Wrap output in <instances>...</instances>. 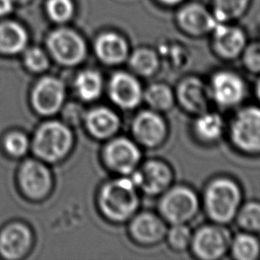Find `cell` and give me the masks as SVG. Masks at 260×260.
I'll return each instance as SVG.
<instances>
[{
  "label": "cell",
  "mask_w": 260,
  "mask_h": 260,
  "mask_svg": "<svg viewBox=\"0 0 260 260\" xmlns=\"http://www.w3.org/2000/svg\"><path fill=\"white\" fill-rule=\"evenodd\" d=\"M99 202L107 218L116 222L126 221L136 213L138 208L137 188L130 177L112 180L102 188Z\"/></svg>",
  "instance_id": "1"
},
{
  "label": "cell",
  "mask_w": 260,
  "mask_h": 260,
  "mask_svg": "<svg viewBox=\"0 0 260 260\" xmlns=\"http://www.w3.org/2000/svg\"><path fill=\"white\" fill-rule=\"evenodd\" d=\"M242 192L231 178L219 177L209 182L204 192V207L207 215L216 223L233 220L240 208Z\"/></svg>",
  "instance_id": "2"
},
{
  "label": "cell",
  "mask_w": 260,
  "mask_h": 260,
  "mask_svg": "<svg viewBox=\"0 0 260 260\" xmlns=\"http://www.w3.org/2000/svg\"><path fill=\"white\" fill-rule=\"evenodd\" d=\"M158 204L159 213L171 224L186 223L199 209L196 193L187 186H175L162 193Z\"/></svg>",
  "instance_id": "3"
},
{
  "label": "cell",
  "mask_w": 260,
  "mask_h": 260,
  "mask_svg": "<svg viewBox=\"0 0 260 260\" xmlns=\"http://www.w3.org/2000/svg\"><path fill=\"white\" fill-rule=\"evenodd\" d=\"M230 136L239 150L260 153V108L251 106L241 109L232 120Z\"/></svg>",
  "instance_id": "4"
},
{
  "label": "cell",
  "mask_w": 260,
  "mask_h": 260,
  "mask_svg": "<svg viewBox=\"0 0 260 260\" xmlns=\"http://www.w3.org/2000/svg\"><path fill=\"white\" fill-rule=\"evenodd\" d=\"M72 136L69 129L59 122L41 126L34 139L36 153L46 160H57L70 148Z\"/></svg>",
  "instance_id": "5"
},
{
  "label": "cell",
  "mask_w": 260,
  "mask_h": 260,
  "mask_svg": "<svg viewBox=\"0 0 260 260\" xmlns=\"http://www.w3.org/2000/svg\"><path fill=\"white\" fill-rule=\"evenodd\" d=\"M230 232L217 224H206L200 226L192 235L191 248L193 253L203 260H215L221 258L231 245Z\"/></svg>",
  "instance_id": "6"
},
{
  "label": "cell",
  "mask_w": 260,
  "mask_h": 260,
  "mask_svg": "<svg viewBox=\"0 0 260 260\" xmlns=\"http://www.w3.org/2000/svg\"><path fill=\"white\" fill-rule=\"evenodd\" d=\"M137 189L149 196H155L164 193L171 186L173 172L170 166L158 159H149L145 161L138 170L130 174Z\"/></svg>",
  "instance_id": "7"
},
{
  "label": "cell",
  "mask_w": 260,
  "mask_h": 260,
  "mask_svg": "<svg viewBox=\"0 0 260 260\" xmlns=\"http://www.w3.org/2000/svg\"><path fill=\"white\" fill-rule=\"evenodd\" d=\"M141 152L136 143L127 137H116L104 149L106 165L114 172L128 176L137 169Z\"/></svg>",
  "instance_id": "8"
},
{
  "label": "cell",
  "mask_w": 260,
  "mask_h": 260,
  "mask_svg": "<svg viewBox=\"0 0 260 260\" xmlns=\"http://www.w3.org/2000/svg\"><path fill=\"white\" fill-rule=\"evenodd\" d=\"M208 91L216 104L229 108L239 105L244 100L246 86L239 74L221 70L212 75Z\"/></svg>",
  "instance_id": "9"
},
{
  "label": "cell",
  "mask_w": 260,
  "mask_h": 260,
  "mask_svg": "<svg viewBox=\"0 0 260 260\" xmlns=\"http://www.w3.org/2000/svg\"><path fill=\"white\" fill-rule=\"evenodd\" d=\"M131 130L135 140L146 147L160 145L167 137V124L158 112L143 110L133 119Z\"/></svg>",
  "instance_id": "10"
},
{
  "label": "cell",
  "mask_w": 260,
  "mask_h": 260,
  "mask_svg": "<svg viewBox=\"0 0 260 260\" xmlns=\"http://www.w3.org/2000/svg\"><path fill=\"white\" fill-rule=\"evenodd\" d=\"M48 47L52 55L62 64L74 65L85 56L86 48L78 34L68 28L54 30L48 39Z\"/></svg>",
  "instance_id": "11"
},
{
  "label": "cell",
  "mask_w": 260,
  "mask_h": 260,
  "mask_svg": "<svg viewBox=\"0 0 260 260\" xmlns=\"http://www.w3.org/2000/svg\"><path fill=\"white\" fill-rule=\"evenodd\" d=\"M109 95L111 101L124 110L136 108L143 96L138 79L124 71L116 72L109 82Z\"/></svg>",
  "instance_id": "12"
},
{
  "label": "cell",
  "mask_w": 260,
  "mask_h": 260,
  "mask_svg": "<svg viewBox=\"0 0 260 260\" xmlns=\"http://www.w3.org/2000/svg\"><path fill=\"white\" fill-rule=\"evenodd\" d=\"M129 224L132 239L141 245H154L160 242L167 234L164 220L156 214L145 211L134 214Z\"/></svg>",
  "instance_id": "13"
},
{
  "label": "cell",
  "mask_w": 260,
  "mask_h": 260,
  "mask_svg": "<svg viewBox=\"0 0 260 260\" xmlns=\"http://www.w3.org/2000/svg\"><path fill=\"white\" fill-rule=\"evenodd\" d=\"M208 87L197 77L184 78L177 87V99L182 108L191 114L199 115L207 111Z\"/></svg>",
  "instance_id": "14"
},
{
  "label": "cell",
  "mask_w": 260,
  "mask_h": 260,
  "mask_svg": "<svg viewBox=\"0 0 260 260\" xmlns=\"http://www.w3.org/2000/svg\"><path fill=\"white\" fill-rule=\"evenodd\" d=\"M177 20L179 26L187 34L201 36L212 31L218 21L200 4H189L180 9Z\"/></svg>",
  "instance_id": "15"
},
{
  "label": "cell",
  "mask_w": 260,
  "mask_h": 260,
  "mask_svg": "<svg viewBox=\"0 0 260 260\" xmlns=\"http://www.w3.org/2000/svg\"><path fill=\"white\" fill-rule=\"evenodd\" d=\"M213 31V47L216 54L223 59H234L243 53L246 37L242 29L218 22Z\"/></svg>",
  "instance_id": "16"
},
{
  "label": "cell",
  "mask_w": 260,
  "mask_h": 260,
  "mask_svg": "<svg viewBox=\"0 0 260 260\" xmlns=\"http://www.w3.org/2000/svg\"><path fill=\"white\" fill-rule=\"evenodd\" d=\"M64 99L63 84L53 77H45L39 81L32 91V104L42 114L55 113Z\"/></svg>",
  "instance_id": "17"
},
{
  "label": "cell",
  "mask_w": 260,
  "mask_h": 260,
  "mask_svg": "<svg viewBox=\"0 0 260 260\" xmlns=\"http://www.w3.org/2000/svg\"><path fill=\"white\" fill-rule=\"evenodd\" d=\"M95 53L105 64L118 65L129 57L127 41L115 31H106L95 41Z\"/></svg>",
  "instance_id": "18"
},
{
  "label": "cell",
  "mask_w": 260,
  "mask_h": 260,
  "mask_svg": "<svg viewBox=\"0 0 260 260\" xmlns=\"http://www.w3.org/2000/svg\"><path fill=\"white\" fill-rule=\"evenodd\" d=\"M20 183L28 196L39 198L44 196L50 188V174L42 164L27 160L20 171Z\"/></svg>",
  "instance_id": "19"
},
{
  "label": "cell",
  "mask_w": 260,
  "mask_h": 260,
  "mask_svg": "<svg viewBox=\"0 0 260 260\" xmlns=\"http://www.w3.org/2000/svg\"><path fill=\"white\" fill-rule=\"evenodd\" d=\"M30 245V233L22 224L7 226L0 235V252L8 259L21 257Z\"/></svg>",
  "instance_id": "20"
},
{
  "label": "cell",
  "mask_w": 260,
  "mask_h": 260,
  "mask_svg": "<svg viewBox=\"0 0 260 260\" xmlns=\"http://www.w3.org/2000/svg\"><path fill=\"white\" fill-rule=\"evenodd\" d=\"M86 126L94 137L105 139L112 137L118 132L121 126V120L111 109L99 107L92 109L87 114Z\"/></svg>",
  "instance_id": "21"
},
{
  "label": "cell",
  "mask_w": 260,
  "mask_h": 260,
  "mask_svg": "<svg viewBox=\"0 0 260 260\" xmlns=\"http://www.w3.org/2000/svg\"><path fill=\"white\" fill-rule=\"evenodd\" d=\"M27 36L21 25L12 21L0 22V52L13 54L21 51Z\"/></svg>",
  "instance_id": "22"
},
{
  "label": "cell",
  "mask_w": 260,
  "mask_h": 260,
  "mask_svg": "<svg viewBox=\"0 0 260 260\" xmlns=\"http://www.w3.org/2000/svg\"><path fill=\"white\" fill-rule=\"evenodd\" d=\"M224 129L222 118L211 112H203L198 115L194 122L195 134L203 141L211 142L217 140Z\"/></svg>",
  "instance_id": "23"
},
{
  "label": "cell",
  "mask_w": 260,
  "mask_h": 260,
  "mask_svg": "<svg viewBox=\"0 0 260 260\" xmlns=\"http://www.w3.org/2000/svg\"><path fill=\"white\" fill-rule=\"evenodd\" d=\"M142 99L151 110L156 112L170 110L175 102V95L171 87L161 82H155L147 86Z\"/></svg>",
  "instance_id": "24"
},
{
  "label": "cell",
  "mask_w": 260,
  "mask_h": 260,
  "mask_svg": "<svg viewBox=\"0 0 260 260\" xmlns=\"http://www.w3.org/2000/svg\"><path fill=\"white\" fill-rule=\"evenodd\" d=\"M128 58L132 71L141 76H151L159 67V58L157 54L149 48H139Z\"/></svg>",
  "instance_id": "25"
},
{
  "label": "cell",
  "mask_w": 260,
  "mask_h": 260,
  "mask_svg": "<svg viewBox=\"0 0 260 260\" xmlns=\"http://www.w3.org/2000/svg\"><path fill=\"white\" fill-rule=\"evenodd\" d=\"M75 86L79 96L84 101H93L103 90V78L94 70H84L76 78Z\"/></svg>",
  "instance_id": "26"
},
{
  "label": "cell",
  "mask_w": 260,
  "mask_h": 260,
  "mask_svg": "<svg viewBox=\"0 0 260 260\" xmlns=\"http://www.w3.org/2000/svg\"><path fill=\"white\" fill-rule=\"evenodd\" d=\"M231 252L238 260H254L260 254V242L253 235L243 233L231 241Z\"/></svg>",
  "instance_id": "27"
},
{
  "label": "cell",
  "mask_w": 260,
  "mask_h": 260,
  "mask_svg": "<svg viewBox=\"0 0 260 260\" xmlns=\"http://www.w3.org/2000/svg\"><path fill=\"white\" fill-rule=\"evenodd\" d=\"M249 0H214L213 16L218 22H226L240 17Z\"/></svg>",
  "instance_id": "28"
},
{
  "label": "cell",
  "mask_w": 260,
  "mask_h": 260,
  "mask_svg": "<svg viewBox=\"0 0 260 260\" xmlns=\"http://www.w3.org/2000/svg\"><path fill=\"white\" fill-rule=\"evenodd\" d=\"M239 225L247 232H260V202H248L237 212Z\"/></svg>",
  "instance_id": "29"
},
{
  "label": "cell",
  "mask_w": 260,
  "mask_h": 260,
  "mask_svg": "<svg viewBox=\"0 0 260 260\" xmlns=\"http://www.w3.org/2000/svg\"><path fill=\"white\" fill-rule=\"evenodd\" d=\"M169 245L176 251L186 250L192 240V234L186 223L172 224L171 229L166 234Z\"/></svg>",
  "instance_id": "30"
},
{
  "label": "cell",
  "mask_w": 260,
  "mask_h": 260,
  "mask_svg": "<svg viewBox=\"0 0 260 260\" xmlns=\"http://www.w3.org/2000/svg\"><path fill=\"white\" fill-rule=\"evenodd\" d=\"M46 7L49 16L57 22L68 20L73 13L71 0H48Z\"/></svg>",
  "instance_id": "31"
},
{
  "label": "cell",
  "mask_w": 260,
  "mask_h": 260,
  "mask_svg": "<svg viewBox=\"0 0 260 260\" xmlns=\"http://www.w3.org/2000/svg\"><path fill=\"white\" fill-rule=\"evenodd\" d=\"M243 52V60L247 69L254 73H260V42L253 43Z\"/></svg>",
  "instance_id": "32"
},
{
  "label": "cell",
  "mask_w": 260,
  "mask_h": 260,
  "mask_svg": "<svg viewBox=\"0 0 260 260\" xmlns=\"http://www.w3.org/2000/svg\"><path fill=\"white\" fill-rule=\"evenodd\" d=\"M28 147L26 137L21 133H10L5 139V148L12 155L23 154Z\"/></svg>",
  "instance_id": "33"
},
{
  "label": "cell",
  "mask_w": 260,
  "mask_h": 260,
  "mask_svg": "<svg viewBox=\"0 0 260 260\" xmlns=\"http://www.w3.org/2000/svg\"><path fill=\"white\" fill-rule=\"evenodd\" d=\"M24 60L27 67L34 71H42L48 66V59L45 53L38 48L29 49L25 54Z\"/></svg>",
  "instance_id": "34"
},
{
  "label": "cell",
  "mask_w": 260,
  "mask_h": 260,
  "mask_svg": "<svg viewBox=\"0 0 260 260\" xmlns=\"http://www.w3.org/2000/svg\"><path fill=\"white\" fill-rule=\"evenodd\" d=\"M13 0H0V16L9 13L12 9Z\"/></svg>",
  "instance_id": "35"
},
{
  "label": "cell",
  "mask_w": 260,
  "mask_h": 260,
  "mask_svg": "<svg viewBox=\"0 0 260 260\" xmlns=\"http://www.w3.org/2000/svg\"><path fill=\"white\" fill-rule=\"evenodd\" d=\"M159 1H161L162 3H165V4H177V3H179V2H181L182 0H159Z\"/></svg>",
  "instance_id": "36"
},
{
  "label": "cell",
  "mask_w": 260,
  "mask_h": 260,
  "mask_svg": "<svg viewBox=\"0 0 260 260\" xmlns=\"http://www.w3.org/2000/svg\"><path fill=\"white\" fill-rule=\"evenodd\" d=\"M255 91L257 94V98L260 100V79L257 81L256 83V87H255Z\"/></svg>",
  "instance_id": "37"
},
{
  "label": "cell",
  "mask_w": 260,
  "mask_h": 260,
  "mask_svg": "<svg viewBox=\"0 0 260 260\" xmlns=\"http://www.w3.org/2000/svg\"><path fill=\"white\" fill-rule=\"evenodd\" d=\"M17 1H19V2H22V1H25V0H17Z\"/></svg>",
  "instance_id": "38"
}]
</instances>
